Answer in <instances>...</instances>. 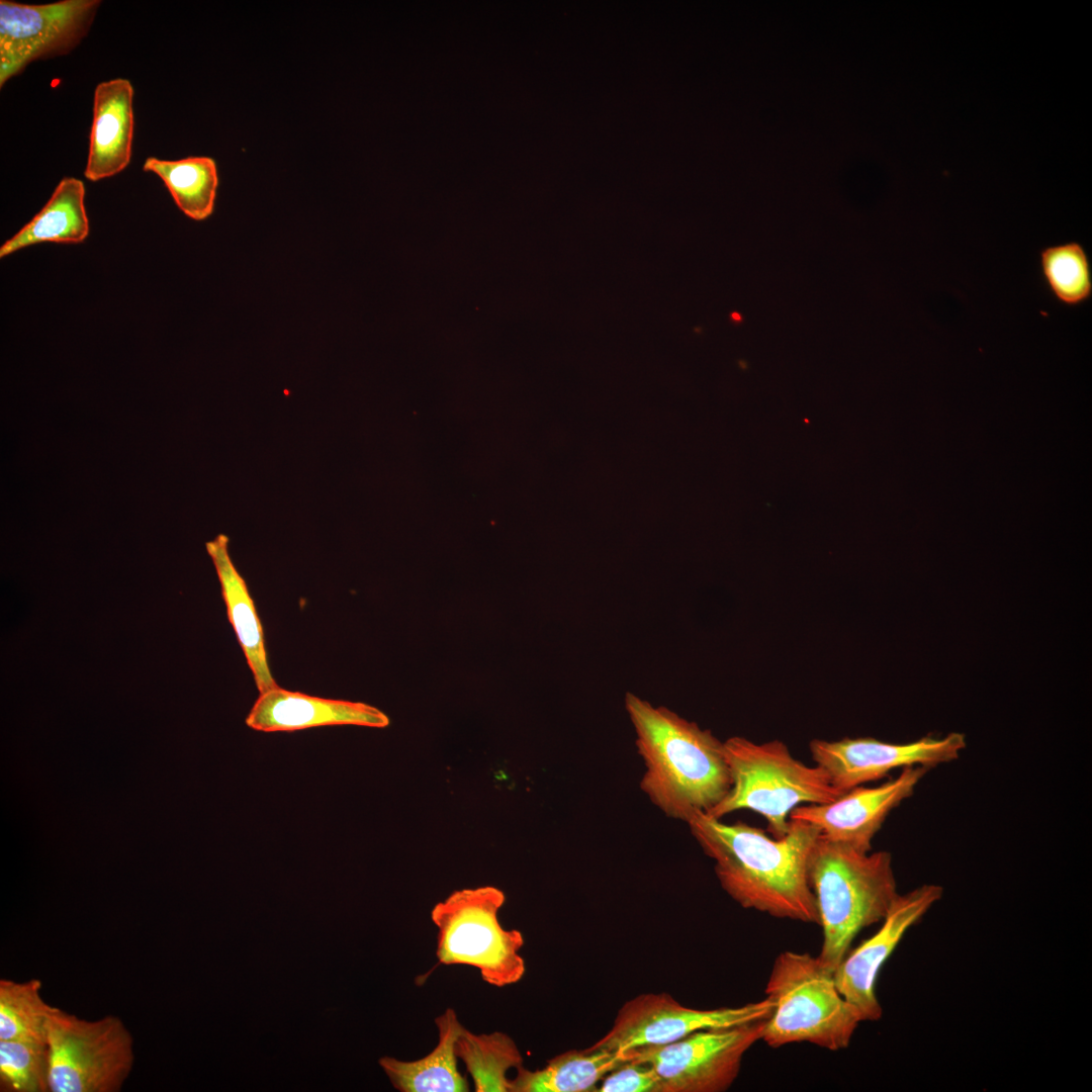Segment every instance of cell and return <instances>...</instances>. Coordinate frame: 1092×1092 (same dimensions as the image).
<instances>
[{"instance_id":"4","label":"cell","mask_w":1092,"mask_h":1092,"mask_svg":"<svg viewBox=\"0 0 1092 1092\" xmlns=\"http://www.w3.org/2000/svg\"><path fill=\"white\" fill-rule=\"evenodd\" d=\"M723 744L731 787L706 813L714 818L751 810L763 816L767 831L780 838L788 832L790 814L796 807L830 803L844 794L820 766L796 759L780 740L755 743L733 736Z\"/></svg>"},{"instance_id":"8","label":"cell","mask_w":1092,"mask_h":1092,"mask_svg":"<svg viewBox=\"0 0 1092 1092\" xmlns=\"http://www.w3.org/2000/svg\"><path fill=\"white\" fill-rule=\"evenodd\" d=\"M765 1019L701 1029L674 1042L625 1053L628 1061L656 1072L660 1092H723L738 1077L745 1053L761 1040Z\"/></svg>"},{"instance_id":"24","label":"cell","mask_w":1092,"mask_h":1092,"mask_svg":"<svg viewBox=\"0 0 1092 1092\" xmlns=\"http://www.w3.org/2000/svg\"><path fill=\"white\" fill-rule=\"evenodd\" d=\"M0 1086L9 1092H49L48 1042L0 1040Z\"/></svg>"},{"instance_id":"2","label":"cell","mask_w":1092,"mask_h":1092,"mask_svg":"<svg viewBox=\"0 0 1092 1092\" xmlns=\"http://www.w3.org/2000/svg\"><path fill=\"white\" fill-rule=\"evenodd\" d=\"M624 703L645 766L642 792L667 817L686 823L697 813L710 812L731 787L723 742L632 693Z\"/></svg>"},{"instance_id":"5","label":"cell","mask_w":1092,"mask_h":1092,"mask_svg":"<svg viewBox=\"0 0 1092 1092\" xmlns=\"http://www.w3.org/2000/svg\"><path fill=\"white\" fill-rule=\"evenodd\" d=\"M765 995L774 1008L764 1021L761 1040L774 1049L809 1042L840 1051L849 1045L863 1021L839 993L833 972L807 952L786 950L777 957Z\"/></svg>"},{"instance_id":"17","label":"cell","mask_w":1092,"mask_h":1092,"mask_svg":"<svg viewBox=\"0 0 1092 1092\" xmlns=\"http://www.w3.org/2000/svg\"><path fill=\"white\" fill-rule=\"evenodd\" d=\"M439 1040L434 1050L416 1061L384 1056L379 1065L392 1086L400 1092H465L466 1079L457 1069L456 1039L463 1026L452 1008L436 1019Z\"/></svg>"},{"instance_id":"19","label":"cell","mask_w":1092,"mask_h":1092,"mask_svg":"<svg viewBox=\"0 0 1092 1092\" xmlns=\"http://www.w3.org/2000/svg\"><path fill=\"white\" fill-rule=\"evenodd\" d=\"M628 1062L625 1052L570 1050L555 1056L539 1070L518 1068L510 1092H594L602 1079Z\"/></svg>"},{"instance_id":"18","label":"cell","mask_w":1092,"mask_h":1092,"mask_svg":"<svg viewBox=\"0 0 1092 1092\" xmlns=\"http://www.w3.org/2000/svg\"><path fill=\"white\" fill-rule=\"evenodd\" d=\"M85 186L74 177L63 178L42 208L0 247L3 259L41 243L81 244L89 236Z\"/></svg>"},{"instance_id":"20","label":"cell","mask_w":1092,"mask_h":1092,"mask_svg":"<svg viewBox=\"0 0 1092 1092\" xmlns=\"http://www.w3.org/2000/svg\"><path fill=\"white\" fill-rule=\"evenodd\" d=\"M143 170L161 178L178 209L190 219L202 221L213 213L219 180L212 158L196 156L162 160L149 157Z\"/></svg>"},{"instance_id":"25","label":"cell","mask_w":1092,"mask_h":1092,"mask_svg":"<svg viewBox=\"0 0 1092 1092\" xmlns=\"http://www.w3.org/2000/svg\"><path fill=\"white\" fill-rule=\"evenodd\" d=\"M597 1092H660L659 1078L648 1065L628 1061L607 1074Z\"/></svg>"},{"instance_id":"16","label":"cell","mask_w":1092,"mask_h":1092,"mask_svg":"<svg viewBox=\"0 0 1092 1092\" xmlns=\"http://www.w3.org/2000/svg\"><path fill=\"white\" fill-rule=\"evenodd\" d=\"M229 537L219 534L206 542L226 607L228 618L254 675L259 693L277 687L268 665L263 628L247 583L229 553Z\"/></svg>"},{"instance_id":"12","label":"cell","mask_w":1092,"mask_h":1092,"mask_svg":"<svg viewBox=\"0 0 1092 1092\" xmlns=\"http://www.w3.org/2000/svg\"><path fill=\"white\" fill-rule=\"evenodd\" d=\"M943 895V888L925 884L899 895L878 931L849 950L833 975L839 993L860 1013L876 1021L883 1010L876 994L878 975L907 930Z\"/></svg>"},{"instance_id":"14","label":"cell","mask_w":1092,"mask_h":1092,"mask_svg":"<svg viewBox=\"0 0 1092 1092\" xmlns=\"http://www.w3.org/2000/svg\"><path fill=\"white\" fill-rule=\"evenodd\" d=\"M388 723V717L372 706L318 698L279 686L261 693L246 719L250 728L264 732H290L332 725L382 728Z\"/></svg>"},{"instance_id":"3","label":"cell","mask_w":1092,"mask_h":1092,"mask_svg":"<svg viewBox=\"0 0 1092 1092\" xmlns=\"http://www.w3.org/2000/svg\"><path fill=\"white\" fill-rule=\"evenodd\" d=\"M807 875L823 934L817 957L834 973L857 933L882 922L900 895L892 855L859 851L819 836Z\"/></svg>"},{"instance_id":"6","label":"cell","mask_w":1092,"mask_h":1092,"mask_svg":"<svg viewBox=\"0 0 1092 1092\" xmlns=\"http://www.w3.org/2000/svg\"><path fill=\"white\" fill-rule=\"evenodd\" d=\"M505 900L498 888L481 886L455 891L437 903L431 919L438 928L439 963L474 967L494 987L518 983L526 973L519 952L524 937L499 923L497 913Z\"/></svg>"},{"instance_id":"21","label":"cell","mask_w":1092,"mask_h":1092,"mask_svg":"<svg viewBox=\"0 0 1092 1092\" xmlns=\"http://www.w3.org/2000/svg\"><path fill=\"white\" fill-rule=\"evenodd\" d=\"M455 1053L472 1078L476 1092H510V1069L522 1067L523 1057L507 1033L475 1034L464 1027L459 1033Z\"/></svg>"},{"instance_id":"11","label":"cell","mask_w":1092,"mask_h":1092,"mask_svg":"<svg viewBox=\"0 0 1092 1092\" xmlns=\"http://www.w3.org/2000/svg\"><path fill=\"white\" fill-rule=\"evenodd\" d=\"M966 746V736L951 732L942 738L925 736L903 744L871 737L814 739L809 748L815 764L827 774L835 788L845 793L880 780L895 768L915 765L931 768L950 762L960 757Z\"/></svg>"},{"instance_id":"7","label":"cell","mask_w":1092,"mask_h":1092,"mask_svg":"<svg viewBox=\"0 0 1092 1092\" xmlns=\"http://www.w3.org/2000/svg\"><path fill=\"white\" fill-rule=\"evenodd\" d=\"M47 1042L51 1092H118L133 1068V1037L114 1015L87 1020L54 1007Z\"/></svg>"},{"instance_id":"9","label":"cell","mask_w":1092,"mask_h":1092,"mask_svg":"<svg viewBox=\"0 0 1092 1092\" xmlns=\"http://www.w3.org/2000/svg\"><path fill=\"white\" fill-rule=\"evenodd\" d=\"M101 1L48 4L0 1V87L30 63L74 50L88 33Z\"/></svg>"},{"instance_id":"13","label":"cell","mask_w":1092,"mask_h":1092,"mask_svg":"<svg viewBox=\"0 0 1092 1092\" xmlns=\"http://www.w3.org/2000/svg\"><path fill=\"white\" fill-rule=\"evenodd\" d=\"M928 769L922 765L904 767L897 778L879 787L858 786L830 803L798 806L790 819L814 825L824 839L869 852L887 816L912 796Z\"/></svg>"},{"instance_id":"23","label":"cell","mask_w":1092,"mask_h":1092,"mask_svg":"<svg viewBox=\"0 0 1092 1092\" xmlns=\"http://www.w3.org/2000/svg\"><path fill=\"white\" fill-rule=\"evenodd\" d=\"M41 982L0 980V1040L47 1041V1023L54 1006L40 995Z\"/></svg>"},{"instance_id":"15","label":"cell","mask_w":1092,"mask_h":1092,"mask_svg":"<svg viewBox=\"0 0 1092 1092\" xmlns=\"http://www.w3.org/2000/svg\"><path fill=\"white\" fill-rule=\"evenodd\" d=\"M133 88L115 78L94 90L93 118L84 175L97 182L122 172L129 164L134 129Z\"/></svg>"},{"instance_id":"22","label":"cell","mask_w":1092,"mask_h":1092,"mask_svg":"<svg viewBox=\"0 0 1092 1092\" xmlns=\"http://www.w3.org/2000/svg\"><path fill=\"white\" fill-rule=\"evenodd\" d=\"M1043 282L1061 304L1076 307L1092 296V267L1086 249L1078 242L1044 247L1039 252Z\"/></svg>"},{"instance_id":"10","label":"cell","mask_w":1092,"mask_h":1092,"mask_svg":"<svg viewBox=\"0 0 1092 1092\" xmlns=\"http://www.w3.org/2000/svg\"><path fill=\"white\" fill-rule=\"evenodd\" d=\"M772 1008L774 1002L767 997L739 1007L695 1009L666 993L641 994L624 1003L611 1029L588 1048L625 1052L662 1045L701 1029L765 1019Z\"/></svg>"},{"instance_id":"1","label":"cell","mask_w":1092,"mask_h":1092,"mask_svg":"<svg viewBox=\"0 0 1092 1092\" xmlns=\"http://www.w3.org/2000/svg\"><path fill=\"white\" fill-rule=\"evenodd\" d=\"M687 824L714 860L722 889L741 907L818 924L807 875L810 852L820 836L814 825L790 819L788 832L775 838L755 826L724 823L703 812Z\"/></svg>"}]
</instances>
